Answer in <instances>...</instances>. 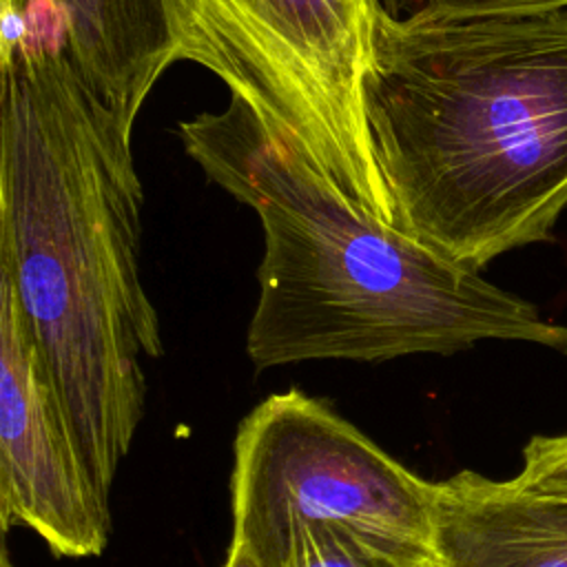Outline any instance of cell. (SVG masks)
<instances>
[{
  "label": "cell",
  "mask_w": 567,
  "mask_h": 567,
  "mask_svg": "<svg viewBox=\"0 0 567 567\" xmlns=\"http://www.w3.org/2000/svg\"><path fill=\"white\" fill-rule=\"evenodd\" d=\"M29 35L0 97V281L109 494L144 416V359L164 352L142 270L131 135L66 58L60 22L27 0Z\"/></svg>",
  "instance_id": "1"
},
{
  "label": "cell",
  "mask_w": 567,
  "mask_h": 567,
  "mask_svg": "<svg viewBox=\"0 0 567 567\" xmlns=\"http://www.w3.org/2000/svg\"><path fill=\"white\" fill-rule=\"evenodd\" d=\"M392 226L481 270L567 206V9L390 16L361 82Z\"/></svg>",
  "instance_id": "2"
},
{
  "label": "cell",
  "mask_w": 567,
  "mask_h": 567,
  "mask_svg": "<svg viewBox=\"0 0 567 567\" xmlns=\"http://www.w3.org/2000/svg\"><path fill=\"white\" fill-rule=\"evenodd\" d=\"M177 135L204 175L259 217V295L246 332L255 368L379 363L489 339L567 352V326L352 206L241 97L182 120Z\"/></svg>",
  "instance_id": "3"
},
{
  "label": "cell",
  "mask_w": 567,
  "mask_h": 567,
  "mask_svg": "<svg viewBox=\"0 0 567 567\" xmlns=\"http://www.w3.org/2000/svg\"><path fill=\"white\" fill-rule=\"evenodd\" d=\"M230 476L233 538L281 567L315 525L354 529L436 567L432 481L301 390L266 396L239 423Z\"/></svg>",
  "instance_id": "4"
},
{
  "label": "cell",
  "mask_w": 567,
  "mask_h": 567,
  "mask_svg": "<svg viewBox=\"0 0 567 567\" xmlns=\"http://www.w3.org/2000/svg\"><path fill=\"white\" fill-rule=\"evenodd\" d=\"M0 523L31 529L58 558L100 556L111 536L100 487L64 405L0 281Z\"/></svg>",
  "instance_id": "5"
},
{
  "label": "cell",
  "mask_w": 567,
  "mask_h": 567,
  "mask_svg": "<svg viewBox=\"0 0 567 567\" xmlns=\"http://www.w3.org/2000/svg\"><path fill=\"white\" fill-rule=\"evenodd\" d=\"M75 73L131 135L166 69L186 60L177 0H42Z\"/></svg>",
  "instance_id": "6"
},
{
  "label": "cell",
  "mask_w": 567,
  "mask_h": 567,
  "mask_svg": "<svg viewBox=\"0 0 567 567\" xmlns=\"http://www.w3.org/2000/svg\"><path fill=\"white\" fill-rule=\"evenodd\" d=\"M436 567H567V501L461 470L432 481Z\"/></svg>",
  "instance_id": "7"
},
{
  "label": "cell",
  "mask_w": 567,
  "mask_h": 567,
  "mask_svg": "<svg viewBox=\"0 0 567 567\" xmlns=\"http://www.w3.org/2000/svg\"><path fill=\"white\" fill-rule=\"evenodd\" d=\"M281 567H432L354 529L315 525L290 538Z\"/></svg>",
  "instance_id": "8"
},
{
  "label": "cell",
  "mask_w": 567,
  "mask_h": 567,
  "mask_svg": "<svg viewBox=\"0 0 567 567\" xmlns=\"http://www.w3.org/2000/svg\"><path fill=\"white\" fill-rule=\"evenodd\" d=\"M390 16H489L567 9V0H377Z\"/></svg>",
  "instance_id": "9"
},
{
  "label": "cell",
  "mask_w": 567,
  "mask_h": 567,
  "mask_svg": "<svg viewBox=\"0 0 567 567\" xmlns=\"http://www.w3.org/2000/svg\"><path fill=\"white\" fill-rule=\"evenodd\" d=\"M514 481L536 494L567 501V434L534 436L523 450Z\"/></svg>",
  "instance_id": "10"
},
{
  "label": "cell",
  "mask_w": 567,
  "mask_h": 567,
  "mask_svg": "<svg viewBox=\"0 0 567 567\" xmlns=\"http://www.w3.org/2000/svg\"><path fill=\"white\" fill-rule=\"evenodd\" d=\"M29 35L27 0H2L0 9V60L9 58Z\"/></svg>",
  "instance_id": "11"
},
{
  "label": "cell",
  "mask_w": 567,
  "mask_h": 567,
  "mask_svg": "<svg viewBox=\"0 0 567 567\" xmlns=\"http://www.w3.org/2000/svg\"><path fill=\"white\" fill-rule=\"evenodd\" d=\"M219 567H264V565L252 556V551L244 543H239L237 538L230 536V545H228L224 563Z\"/></svg>",
  "instance_id": "12"
},
{
  "label": "cell",
  "mask_w": 567,
  "mask_h": 567,
  "mask_svg": "<svg viewBox=\"0 0 567 567\" xmlns=\"http://www.w3.org/2000/svg\"><path fill=\"white\" fill-rule=\"evenodd\" d=\"M352 4H357L363 13H368V16H372V0H350Z\"/></svg>",
  "instance_id": "13"
},
{
  "label": "cell",
  "mask_w": 567,
  "mask_h": 567,
  "mask_svg": "<svg viewBox=\"0 0 567 567\" xmlns=\"http://www.w3.org/2000/svg\"><path fill=\"white\" fill-rule=\"evenodd\" d=\"M2 567H13V563H11V556H9V549H7V547L2 549Z\"/></svg>",
  "instance_id": "14"
}]
</instances>
